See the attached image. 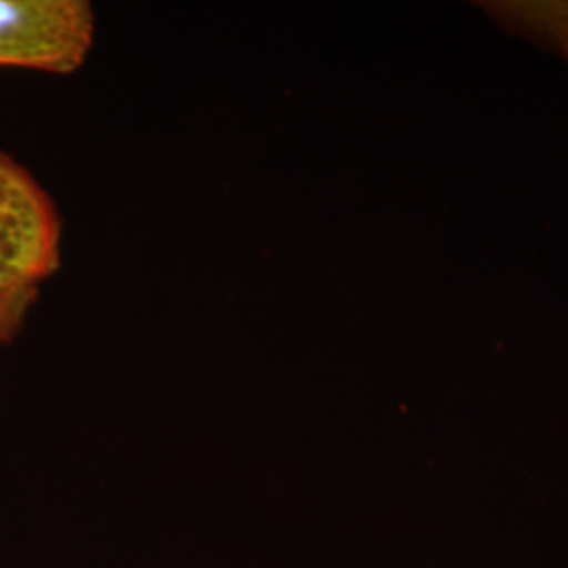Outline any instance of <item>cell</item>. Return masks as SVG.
<instances>
[{
	"label": "cell",
	"instance_id": "1",
	"mask_svg": "<svg viewBox=\"0 0 568 568\" xmlns=\"http://www.w3.org/2000/svg\"><path fill=\"white\" fill-rule=\"evenodd\" d=\"M61 267V217L37 178L0 150V293L41 291Z\"/></svg>",
	"mask_w": 568,
	"mask_h": 568
},
{
	"label": "cell",
	"instance_id": "3",
	"mask_svg": "<svg viewBox=\"0 0 568 568\" xmlns=\"http://www.w3.org/2000/svg\"><path fill=\"white\" fill-rule=\"evenodd\" d=\"M39 293L41 291L0 293V344H13L18 339Z\"/></svg>",
	"mask_w": 568,
	"mask_h": 568
},
{
	"label": "cell",
	"instance_id": "2",
	"mask_svg": "<svg viewBox=\"0 0 568 568\" xmlns=\"http://www.w3.org/2000/svg\"><path fill=\"white\" fill-rule=\"evenodd\" d=\"M89 0H0V68L68 77L95 44Z\"/></svg>",
	"mask_w": 568,
	"mask_h": 568
}]
</instances>
